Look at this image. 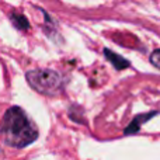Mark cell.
<instances>
[{"instance_id":"1","label":"cell","mask_w":160,"mask_h":160,"mask_svg":"<svg viewBox=\"0 0 160 160\" xmlns=\"http://www.w3.org/2000/svg\"><path fill=\"white\" fill-rule=\"evenodd\" d=\"M0 135L7 146L25 148L37 141L38 128L20 107H11L4 112L0 124Z\"/></svg>"},{"instance_id":"2","label":"cell","mask_w":160,"mask_h":160,"mask_svg":"<svg viewBox=\"0 0 160 160\" xmlns=\"http://www.w3.org/2000/svg\"><path fill=\"white\" fill-rule=\"evenodd\" d=\"M27 82L44 96H59L63 91V78L51 69H34L27 72Z\"/></svg>"},{"instance_id":"3","label":"cell","mask_w":160,"mask_h":160,"mask_svg":"<svg viewBox=\"0 0 160 160\" xmlns=\"http://www.w3.org/2000/svg\"><path fill=\"white\" fill-rule=\"evenodd\" d=\"M104 55H105V58H107V61H110L111 63L114 65V68H115V69L122 70V69H127V68L129 66V61H127V59H124L122 56L117 55L115 52L107 49V48L104 49Z\"/></svg>"},{"instance_id":"4","label":"cell","mask_w":160,"mask_h":160,"mask_svg":"<svg viewBox=\"0 0 160 160\" xmlns=\"http://www.w3.org/2000/svg\"><path fill=\"white\" fill-rule=\"evenodd\" d=\"M156 111H152V112H149V114H143V115H138L135 119H133L132 122H131V125L125 129V133H133V132H136V131L141 128V125H142V122H145V121H148V119H150L152 117H155L156 115Z\"/></svg>"},{"instance_id":"5","label":"cell","mask_w":160,"mask_h":160,"mask_svg":"<svg viewBox=\"0 0 160 160\" xmlns=\"http://www.w3.org/2000/svg\"><path fill=\"white\" fill-rule=\"evenodd\" d=\"M10 18H11V22L14 24V27L18 28V30H28V27H30V24H28L27 18H25L22 14H16V13H11L10 14Z\"/></svg>"},{"instance_id":"6","label":"cell","mask_w":160,"mask_h":160,"mask_svg":"<svg viewBox=\"0 0 160 160\" xmlns=\"http://www.w3.org/2000/svg\"><path fill=\"white\" fill-rule=\"evenodd\" d=\"M150 63L155 68L160 69V49H156L152 52V55H150Z\"/></svg>"}]
</instances>
